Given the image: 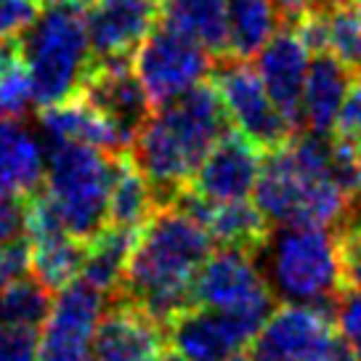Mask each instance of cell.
<instances>
[{
    "label": "cell",
    "instance_id": "obj_3",
    "mask_svg": "<svg viewBox=\"0 0 361 361\" xmlns=\"http://www.w3.org/2000/svg\"><path fill=\"white\" fill-rule=\"evenodd\" d=\"M228 130L224 102L213 82H200L157 104L130 144V157L147 176L157 207L173 204L215 141Z\"/></svg>",
    "mask_w": 361,
    "mask_h": 361
},
{
    "label": "cell",
    "instance_id": "obj_40",
    "mask_svg": "<svg viewBox=\"0 0 361 361\" xmlns=\"http://www.w3.org/2000/svg\"><path fill=\"white\" fill-rule=\"evenodd\" d=\"M159 361H186V359H180L178 353H162V356H159Z\"/></svg>",
    "mask_w": 361,
    "mask_h": 361
},
{
    "label": "cell",
    "instance_id": "obj_33",
    "mask_svg": "<svg viewBox=\"0 0 361 361\" xmlns=\"http://www.w3.org/2000/svg\"><path fill=\"white\" fill-rule=\"evenodd\" d=\"M332 138L345 147L361 149V78H353L350 82L348 96L332 125Z\"/></svg>",
    "mask_w": 361,
    "mask_h": 361
},
{
    "label": "cell",
    "instance_id": "obj_19",
    "mask_svg": "<svg viewBox=\"0 0 361 361\" xmlns=\"http://www.w3.org/2000/svg\"><path fill=\"white\" fill-rule=\"evenodd\" d=\"M173 204H178L183 213L192 215L207 231V237L218 242L221 247L245 250L258 255V250L266 245L271 234V224L266 221V215L258 210V204H250V200L213 202L186 189Z\"/></svg>",
    "mask_w": 361,
    "mask_h": 361
},
{
    "label": "cell",
    "instance_id": "obj_22",
    "mask_svg": "<svg viewBox=\"0 0 361 361\" xmlns=\"http://www.w3.org/2000/svg\"><path fill=\"white\" fill-rule=\"evenodd\" d=\"M45 152L19 120L0 117V194L27 197L40 189Z\"/></svg>",
    "mask_w": 361,
    "mask_h": 361
},
{
    "label": "cell",
    "instance_id": "obj_28",
    "mask_svg": "<svg viewBox=\"0 0 361 361\" xmlns=\"http://www.w3.org/2000/svg\"><path fill=\"white\" fill-rule=\"evenodd\" d=\"M32 102V75L22 40H0V117L22 120Z\"/></svg>",
    "mask_w": 361,
    "mask_h": 361
},
{
    "label": "cell",
    "instance_id": "obj_16",
    "mask_svg": "<svg viewBox=\"0 0 361 361\" xmlns=\"http://www.w3.org/2000/svg\"><path fill=\"white\" fill-rule=\"evenodd\" d=\"M260 173V147L239 130H226L204 154L189 192L213 202L250 200Z\"/></svg>",
    "mask_w": 361,
    "mask_h": 361
},
{
    "label": "cell",
    "instance_id": "obj_24",
    "mask_svg": "<svg viewBox=\"0 0 361 361\" xmlns=\"http://www.w3.org/2000/svg\"><path fill=\"white\" fill-rule=\"evenodd\" d=\"M133 228H120V226L106 224L93 237L85 242V258L80 269V279H85L90 287H96L106 298H114L120 284H123L128 258L135 245Z\"/></svg>",
    "mask_w": 361,
    "mask_h": 361
},
{
    "label": "cell",
    "instance_id": "obj_10",
    "mask_svg": "<svg viewBox=\"0 0 361 361\" xmlns=\"http://www.w3.org/2000/svg\"><path fill=\"white\" fill-rule=\"evenodd\" d=\"M213 72V56L192 37L159 24L135 48V75L157 106L204 82Z\"/></svg>",
    "mask_w": 361,
    "mask_h": 361
},
{
    "label": "cell",
    "instance_id": "obj_20",
    "mask_svg": "<svg viewBox=\"0 0 361 361\" xmlns=\"http://www.w3.org/2000/svg\"><path fill=\"white\" fill-rule=\"evenodd\" d=\"M37 123L48 144H82L106 154L128 152V144L117 133V128L80 90L64 102L40 106Z\"/></svg>",
    "mask_w": 361,
    "mask_h": 361
},
{
    "label": "cell",
    "instance_id": "obj_7",
    "mask_svg": "<svg viewBox=\"0 0 361 361\" xmlns=\"http://www.w3.org/2000/svg\"><path fill=\"white\" fill-rule=\"evenodd\" d=\"M343 338L329 308L284 303L250 340L245 361H338Z\"/></svg>",
    "mask_w": 361,
    "mask_h": 361
},
{
    "label": "cell",
    "instance_id": "obj_35",
    "mask_svg": "<svg viewBox=\"0 0 361 361\" xmlns=\"http://www.w3.org/2000/svg\"><path fill=\"white\" fill-rule=\"evenodd\" d=\"M30 274V239L27 234L0 245V287Z\"/></svg>",
    "mask_w": 361,
    "mask_h": 361
},
{
    "label": "cell",
    "instance_id": "obj_21",
    "mask_svg": "<svg viewBox=\"0 0 361 361\" xmlns=\"http://www.w3.org/2000/svg\"><path fill=\"white\" fill-rule=\"evenodd\" d=\"M353 75L345 64H340L332 54H314V61H308L303 85V128L319 135H332V125L340 106L348 96Z\"/></svg>",
    "mask_w": 361,
    "mask_h": 361
},
{
    "label": "cell",
    "instance_id": "obj_31",
    "mask_svg": "<svg viewBox=\"0 0 361 361\" xmlns=\"http://www.w3.org/2000/svg\"><path fill=\"white\" fill-rule=\"evenodd\" d=\"M40 13V0H0V40H22Z\"/></svg>",
    "mask_w": 361,
    "mask_h": 361
},
{
    "label": "cell",
    "instance_id": "obj_32",
    "mask_svg": "<svg viewBox=\"0 0 361 361\" xmlns=\"http://www.w3.org/2000/svg\"><path fill=\"white\" fill-rule=\"evenodd\" d=\"M335 316H338V332L345 348L361 361V287H348L335 303Z\"/></svg>",
    "mask_w": 361,
    "mask_h": 361
},
{
    "label": "cell",
    "instance_id": "obj_11",
    "mask_svg": "<svg viewBox=\"0 0 361 361\" xmlns=\"http://www.w3.org/2000/svg\"><path fill=\"white\" fill-rule=\"evenodd\" d=\"M106 308V295L75 279L51 300L48 316L37 332L35 361H90L93 335Z\"/></svg>",
    "mask_w": 361,
    "mask_h": 361
},
{
    "label": "cell",
    "instance_id": "obj_38",
    "mask_svg": "<svg viewBox=\"0 0 361 361\" xmlns=\"http://www.w3.org/2000/svg\"><path fill=\"white\" fill-rule=\"evenodd\" d=\"M40 3L48 6V8H51V6H75V8H78V6H85L88 0H40Z\"/></svg>",
    "mask_w": 361,
    "mask_h": 361
},
{
    "label": "cell",
    "instance_id": "obj_36",
    "mask_svg": "<svg viewBox=\"0 0 361 361\" xmlns=\"http://www.w3.org/2000/svg\"><path fill=\"white\" fill-rule=\"evenodd\" d=\"M24 200L0 194V245L24 237Z\"/></svg>",
    "mask_w": 361,
    "mask_h": 361
},
{
    "label": "cell",
    "instance_id": "obj_12",
    "mask_svg": "<svg viewBox=\"0 0 361 361\" xmlns=\"http://www.w3.org/2000/svg\"><path fill=\"white\" fill-rule=\"evenodd\" d=\"M24 231L30 239V269L32 276L51 290L75 282L85 258V242L61 224L43 189L24 197Z\"/></svg>",
    "mask_w": 361,
    "mask_h": 361
},
{
    "label": "cell",
    "instance_id": "obj_27",
    "mask_svg": "<svg viewBox=\"0 0 361 361\" xmlns=\"http://www.w3.org/2000/svg\"><path fill=\"white\" fill-rule=\"evenodd\" d=\"M327 54L361 78V0H327Z\"/></svg>",
    "mask_w": 361,
    "mask_h": 361
},
{
    "label": "cell",
    "instance_id": "obj_30",
    "mask_svg": "<svg viewBox=\"0 0 361 361\" xmlns=\"http://www.w3.org/2000/svg\"><path fill=\"white\" fill-rule=\"evenodd\" d=\"M340 266H343V284L361 287V210H350V215L338 226Z\"/></svg>",
    "mask_w": 361,
    "mask_h": 361
},
{
    "label": "cell",
    "instance_id": "obj_13",
    "mask_svg": "<svg viewBox=\"0 0 361 361\" xmlns=\"http://www.w3.org/2000/svg\"><path fill=\"white\" fill-rule=\"evenodd\" d=\"M260 329L258 322L204 305H189L168 327V343L186 361H224L239 356Z\"/></svg>",
    "mask_w": 361,
    "mask_h": 361
},
{
    "label": "cell",
    "instance_id": "obj_34",
    "mask_svg": "<svg viewBox=\"0 0 361 361\" xmlns=\"http://www.w3.org/2000/svg\"><path fill=\"white\" fill-rule=\"evenodd\" d=\"M37 353V332L13 327L0 319V361H35Z\"/></svg>",
    "mask_w": 361,
    "mask_h": 361
},
{
    "label": "cell",
    "instance_id": "obj_18",
    "mask_svg": "<svg viewBox=\"0 0 361 361\" xmlns=\"http://www.w3.org/2000/svg\"><path fill=\"white\" fill-rule=\"evenodd\" d=\"M308 56H311V51L305 48L303 37L290 27H282L263 45V51L258 54V64H255L271 102L276 104V109L287 117V123L293 125L298 133L303 130L300 102H303L305 72H308V61H311Z\"/></svg>",
    "mask_w": 361,
    "mask_h": 361
},
{
    "label": "cell",
    "instance_id": "obj_2",
    "mask_svg": "<svg viewBox=\"0 0 361 361\" xmlns=\"http://www.w3.org/2000/svg\"><path fill=\"white\" fill-rule=\"evenodd\" d=\"M255 204L276 226H340L353 210V197L335 162L332 135L295 133L260 159Z\"/></svg>",
    "mask_w": 361,
    "mask_h": 361
},
{
    "label": "cell",
    "instance_id": "obj_25",
    "mask_svg": "<svg viewBox=\"0 0 361 361\" xmlns=\"http://www.w3.org/2000/svg\"><path fill=\"white\" fill-rule=\"evenodd\" d=\"M162 24L192 37L210 56H228L226 0H168Z\"/></svg>",
    "mask_w": 361,
    "mask_h": 361
},
{
    "label": "cell",
    "instance_id": "obj_37",
    "mask_svg": "<svg viewBox=\"0 0 361 361\" xmlns=\"http://www.w3.org/2000/svg\"><path fill=\"white\" fill-rule=\"evenodd\" d=\"M353 207L361 210V152L356 157V178H353Z\"/></svg>",
    "mask_w": 361,
    "mask_h": 361
},
{
    "label": "cell",
    "instance_id": "obj_23",
    "mask_svg": "<svg viewBox=\"0 0 361 361\" xmlns=\"http://www.w3.org/2000/svg\"><path fill=\"white\" fill-rule=\"evenodd\" d=\"M157 210V200L149 186L147 176L138 170L130 152H120L112 157V183L106 202V224L138 231Z\"/></svg>",
    "mask_w": 361,
    "mask_h": 361
},
{
    "label": "cell",
    "instance_id": "obj_6",
    "mask_svg": "<svg viewBox=\"0 0 361 361\" xmlns=\"http://www.w3.org/2000/svg\"><path fill=\"white\" fill-rule=\"evenodd\" d=\"M22 51L30 64L37 106L75 96L90 64L82 13L75 6H51L22 37Z\"/></svg>",
    "mask_w": 361,
    "mask_h": 361
},
{
    "label": "cell",
    "instance_id": "obj_29",
    "mask_svg": "<svg viewBox=\"0 0 361 361\" xmlns=\"http://www.w3.org/2000/svg\"><path fill=\"white\" fill-rule=\"evenodd\" d=\"M48 308H51V290L37 276L24 274L22 279L0 287V319L13 327L40 332Z\"/></svg>",
    "mask_w": 361,
    "mask_h": 361
},
{
    "label": "cell",
    "instance_id": "obj_5",
    "mask_svg": "<svg viewBox=\"0 0 361 361\" xmlns=\"http://www.w3.org/2000/svg\"><path fill=\"white\" fill-rule=\"evenodd\" d=\"M112 157L82 144H48L45 152L43 192L61 224L82 242L106 226Z\"/></svg>",
    "mask_w": 361,
    "mask_h": 361
},
{
    "label": "cell",
    "instance_id": "obj_8",
    "mask_svg": "<svg viewBox=\"0 0 361 361\" xmlns=\"http://www.w3.org/2000/svg\"><path fill=\"white\" fill-rule=\"evenodd\" d=\"M274 300L255 255L234 247L210 252L192 290V305L245 316L258 324L274 311Z\"/></svg>",
    "mask_w": 361,
    "mask_h": 361
},
{
    "label": "cell",
    "instance_id": "obj_26",
    "mask_svg": "<svg viewBox=\"0 0 361 361\" xmlns=\"http://www.w3.org/2000/svg\"><path fill=\"white\" fill-rule=\"evenodd\" d=\"M228 56L252 59L282 30L279 0H226Z\"/></svg>",
    "mask_w": 361,
    "mask_h": 361
},
{
    "label": "cell",
    "instance_id": "obj_15",
    "mask_svg": "<svg viewBox=\"0 0 361 361\" xmlns=\"http://www.w3.org/2000/svg\"><path fill=\"white\" fill-rule=\"evenodd\" d=\"M80 93L117 128L128 149L154 109L128 61H90L80 82Z\"/></svg>",
    "mask_w": 361,
    "mask_h": 361
},
{
    "label": "cell",
    "instance_id": "obj_17",
    "mask_svg": "<svg viewBox=\"0 0 361 361\" xmlns=\"http://www.w3.org/2000/svg\"><path fill=\"white\" fill-rule=\"evenodd\" d=\"M165 343L168 335L157 319L114 298L96 327L90 361H159Z\"/></svg>",
    "mask_w": 361,
    "mask_h": 361
},
{
    "label": "cell",
    "instance_id": "obj_39",
    "mask_svg": "<svg viewBox=\"0 0 361 361\" xmlns=\"http://www.w3.org/2000/svg\"><path fill=\"white\" fill-rule=\"evenodd\" d=\"M338 361H359V359H356V356H353V353L345 348V343H343V350H340V359Z\"/></svg>",
    "mask_w": 361,
    "mask_h": 361
},
{
    "label": "cell",
    "instance_id": "obj_1",
    "mask_svg": "<svg viewBox=\"0 0 361 361\" xmlns=\"http://www.w3.org/2000/svg\"><path fill=\"white\" fill-rule=\"evenodd\" d=\"M213 239L178 204H162L135 234L123 284L114 298L141 308L162 327L192 305L194 279Z\"/></svg>",
    "mask_w": 361,
    "mask_h": 361
},
{
    "label": "cell",
    "instance_id": "obj_4",
    "mask_svg": "<svg viewBox=\"0 0 361 361\" xmlns=\"http://www.w3.org/2000/svg\"><path fill=\"white\" fill-rule=\"evenodd\" d=\"M255 260L282 303L329 308L345 290L338 234L324 226H282L269 234Z\"/></svg>",
    "mask_w": 361,
    "mask_h": 361
},
{
    "label": "cell",
    "instance_id": "obj_9",
    "mask_svg": "<svg viewBox=\"0 0 361 361\" xmlns=\"http://www.w3.org/2000/svg\"><path fill=\"white\" fill-rule=\"evenodd\" d=\"M213 85L224 102L228 123L260 149L282 147L298 133L271 102L258 69L247 64V59L224 56L221 64H213Z\"/></svg>",
    "mask_w": 361,
    "mask_h": 361
},
{
    "label": "cell",
    "instance_id": "obj_14",
    "mask_svg": "<svg viewBox=\"0 0 361 361\" xmlns=\"http://www.w3.org/2000/svg\"><path fill=\"white\" fill-rule=\"evenodd\" d=\"M82 13L90 61H128L157 27V0H88Z\"/></svg>",
    "mask_w": 361,
    "mask_h": 361
},
{
    "label": "cell",
    "instance_id": "obj_41",
    "mask_svg": "<svg viewBox=\"0 0 361 361\" xmlns=\"http://www.w3.org/2000/svg\"><path fill=\"white\" fill-rule=\"evenodd\" d=\"M224 361H245V356L239 353V356H231V359H224Z\"/></svg>",
    "mask_w": 361,
    "mask_h": 361
}]
</instances>
